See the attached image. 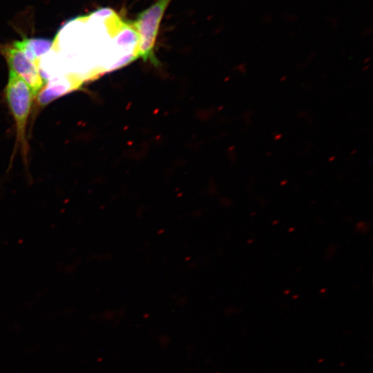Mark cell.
<instances>
[{
	"mask_svg": "<svg viewBox=\"0 0 373 373\" xmlns=\"http://www.w3.org/2000/svg\"><path fill=\"white\" fill-rule=\"evenodd\" d=\"M172 0H156L138 13L134 20L120 19L122 29H130L135 35L134 60L141 58L158 64L155 48L164 12Z\"/></svg>",
	"mask_w": 373,
	"mask_h": 373,
	"instance_id": "cell-1",
	"label": "cell"
},
{
	"mask_svg": "<svg viewBox=\"0 0 373 373\" xmlns=\"http://www.w3.org/2000/svg\"><path fill=\"white\" fill-rule=\"evenodd\" d=\"M5 95L15 124V150L17 148L19 149L27 164L29 146L26 139V126L34 96L26 83L12 71H9Z\"/></svg>",
	"mask_w": 373,
	"mask_h": 373,
	"instance_id": "cell-2",
	"label": "cell"
},
{
	"mask_svg": "<svg viewBox=\"0 0 373 373\" xmlns=\"http://www.w3.org/2000/svg\"><path fill=\"white\" fill-rule=\"evenodd\" d=\"M0 52L6 59L10 71L15 73L26 83L35 97L45 84L39 63L30 60L12 44L0 46Z\"/></svg>",
	"mask_w": 373,
	"mask_h": 373,
	"instance_id": "cell-3",
	"label": "cell"
},
{
	"mask_svg": "<svg viewBox=\"0 0 373 373\" xmlns=\"http://www.w3.org/2000/svg\"><path fill=\"white\" fill-rule=\"evenodd\" d=\"M12 44L21 50L30 60L39 63L40 57L51 49L53 41L44 37H23Z\"/></svg>",
	"mask_w": 373,
	"mask_h": 373,
	"instance_id": "cell-4",
	"label": "cell"
}]
</instances>
